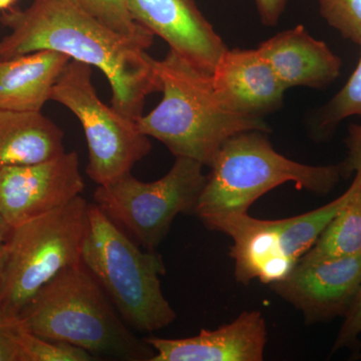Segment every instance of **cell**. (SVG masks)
Wrapping results in <instances>:
<instances>
[{
    "label": "cell",
    "mask_w": 361,
    "mask_h": 361,
    "mask_svg": "<svg viewBox=\"0 0 361 361\" xmlns=\"http://www.w3.org/2000/svg\"><path fill=\"white\" fill-rule=\"evenodd\" d=\"M9 33L0 39V59L39 51L65 54L96 66L111 90V106L137 122L145 102L161 92L152 56L94 18L78 0H32L25 9L4 11Z\"/></svg>",
    "instance_id": "6da1fadb"
},
{
    "label": "cell",
    "mask_w": 361,
    "mask_h": 361,
    "mask_svg": "<svg viewBox=\"0 0 361 361\" xmlns=\"http://www.w3.org/2000/svg\"><path fill=\"white\" fill-rule=\"evenodd\" d=\"M163 99L137 125L142 134L167 147L175 157H184L212 165L226 141L242 133H269L261 116L231 110L218 97L212 73L192 65L170 49L163 59H152Z\"/></svg>",
    "instance_id": "7a4b0ae2"
},
{
    "label": "cell",
    "mask_w": 361,
    "mask_h": 361,
    "mask_svg": "<svg viewBox=\"0 0 361 361\" xmlns=\"http://www.w3.org/2000/svg\"><path fill=\"white\" fill-rule=\"evenodd\" d=\"M18 316L37 336L73 344L94 357L152 361L156 355L118 315L82 262L59 273Z\"/></svg>",
    "instance_id": "3957f363"
},
{
    "label": "cell",
    "mask_w": 361,
    "mask_h": 361,
    "mask_svg": "<svg viewBox=\"0 0 361 361\" xmlns=\"http://www.w3.org/2000/svg\"><path fill=\"white\" fill-rule=\"evenodd\" d=\"M264 134L242 133L221 147L195 212L201 222L216 216L247 214L254 202L285 183L326 195L346 177L342 164L310 166L286 158L275 151Z\"/></svg>",
    "instance_id": "277c9868"
},
{
    "label": "cell",
    "mask_w": 361,
    "mask_h": 361,
    "mask_svg": "<svg viewBox=\"0 0 361 361\" xmlns=\"http://www.w3.org/2000/svg\"><path fill=\"white\" fill-rule=\"evenodd\" d=\"M89 218L82 262L123 322L144 334L172 324L177 313L161 290L160 254L142 251L96 204H90Z\"/></svg>",
    "instance_id": "5b68a950"
},
{
    "label": "cell",
    "mask_w": 361,
    "mask_h": 361,
    "mask_svg": "<svg viewBox=\"0 0 361 361\" xmlns=\"http://www.w3.org/2000/svg\"><path fill=\"white\" fill-rule=\"evenodd\" d=\"M90 204L78 196L70 203L11 228L0 310L18 315L40 289L82 262L89 229Z\"/></svg>",
    "instance_id": "8992f818"
},
{
    "label": "cell",
    "mask_w": 361,
    "mask_h": 361,
    "mask_svg": "<svg viewBox=\"0 0 361 361\" xmlns=\"http://www.w3.org/2000/svg\"><path fill=\"white\" fill-rule=\"evenodd\" d=\"M199 161L176 157L161 179L142 182L132 174L97 186L94 204L137 245L155 251L179 214H195L207 175Z\"/></svg>",
    "instance_id": "52a82bcc"
},
{
    "label": "cell",
    "mask_w": 361,
    "mask_h": 361,
    "mask_svg": "<svg viewBox=\"0 0 361 361\" xmlns=\"http://www.w3.org/2000/svg\"><path fill=\"white\" fill-rule=\"evenodd\" d=\"M92 75V66L71 61L52 90L51 101L80 121L89 149L87 174L97 186H104L130 174L149 155L152 144L135 121L99 99Z\"/></svg>",
    "instance_id": "ba28073f"
},
{
    "label": "cell",
    "mask_w": 361,
    "mask_h": 361,
    "mask_svg": "<svg viewBox=\"0 0 361 361\" xmlns=\"http://www.w3.org/2000/svg\"><path fill=\"white\" fill-rule=\"evenodd\" d=\"M85 189L75 152L0 169V213L9 227L66 205Z\"/></svg>",
    "instance_id": "9c48e42d"
},
{
    "label": "cell",
    "mask_w": 361,
    "mask_h": 361,
    "mask_svg": "<svg viewBox=\"0 0 361 361\" xmlns=\"http://www.w3.org/2000/svg\"><path fill=\"white\" fill-rule=\"evenodd\" d=\"M271 289L302 314L307 325L344 317L361 288V256L331 260L301 257Z\"/></svg>",
    "instance_id": "30bf717a"
},
{
    "label": "cell",
    "mask_w": 361,
    "mask_h": 361,
    "mask_svg": "<svg viewBox=\"0 0 361 361\" xmlns=\"http://www.w3.org/2000/svg\"><path fill=\"white\" fill-rule=\"evenodd\" d=\"M137 23L161 37L192 65L212 73L228 49L196 0H125Z\"/></svg>",
    "instance_id": "8fae6325"
},
{
    "label": "cell",
    "mask_w": 361,
    "mask_h": 361,
    "mask_svg": "<svg viewBox=\"0 0 361 361\" xmlns=\"http://www.w3.org/2000/svg\"><path fill=\"white\" fill-rule=\"evenodd\" d=\"M155 350L152 361H261L264 360L267 325L258 310L243 311L231 323L215 330L202 329L187 338L149 336Z\"/></svg>",
    "instance_id": "7c38bea8"
},
{
    "label": "cell",
    "mask_w": 361,
    "mask_h": 361,
    "mask_svg": "<svg viewBox=\"0 0 361 361\" xmlns=\"http://www.w3.org/2000/svg\"><path fill=\"white\" fill-rule=\"evenodd\" d=\"M209 230L231 237L230 256L235 278L249 284L254 279L272 284L288 275L295 261L285 253L276 220H261L249 214H228L202 221Z\"/></svg>",
    "instance_id": "4fadbf2b"
},
{
    "label": "cell",
    "mask_w": 361,
    "mask_h": 361,
    "mask_svg": "<svg viewBox=\"0 0 361 361\" xmlns=\"http://www.w3.org/2000/svg\"><path fill=\"white\" fill-rule=\"evenodd\" d=\"M211 75L221 101L237 113L261 116L283 101L286 87L258 47L226 49Z\"/></svg>",
    "instance_id": "5bb4252c"
},
{
    "label": "cell",
    "mask_w": 361,
    "mask_h": 361,
    "mask_svg": "<svg viewBox=\"0 0 361 361\" xmlns=\"http://www.w3.org/2000/svg\"><path fill=\"white\" fill-rule=\"evenodd\" d=\"M287 89H320L341 75L342 63L329 45L311 37L303 25L277 33L258 47Z\"/></svg>",
    "instance_id": "9a60e30c"
},
{
    "label": "cell",
    "mask_w": 361,
    "mask_h": 361,
    "mask_svg": "<svg viewBox=\"0 0 361 361\" xmlns=\"http://www.w3.org/2000/svg\"><path fill=\"white\" fill-rule=\"evenodd\" d=\"M71 61L54 51L0 59V110L42 111Z\"/></svg>",
    "instance_id": "2e32d148"
},
{
    "label": "cell",
    "mask_w": 361,
    "mask_h": 361,
    "mask_svg": "<svg viewBox=\"0 0 361 361\" xmlns=\"http://www.w3.org/2000/svg\"><path fill=\"white\" fill-rule=\"evenodd\" d=\"M65 133L42 111L0 110V169L65 153Z\"/></svg>",
    "instance_id": "e0dca14e"
},
{
    "label": "cell",
    "mask_w": 361,
    "mask_h": 361,
    "mask_svg": "<svg viewBox=\"0 0 361 361\" xmlns=\"http://www.w3.org/2000/svg\"><path fill=\"white\" fill-rule=\"evenodd\" d=\"M353 187V193L345 205L302 257L331 260L361 256V185L356 176Z\"/></svg>",
    "instance_id": "ac0fdd59"
},
{
    "label": "cell",
    "mask_w": 361,
    "mask_h": 361,
    "mask_svg": "<svg viewBox=\"0 0 361 361\" xmlns=\"http://www.w3.org/2000/svg\"><path fill=\"white\" fill-rule=\"evenodd\" d=\"M353 184L345 193L326 205L308 213L276 220L278 232L286 255L295 261L302 257L314 245L327 225L345 205L353 193Z\"/></svg>",
    "instance_id": "d6986e66"
},
{
    "label": "cell",
    "mask_w": 361,
    "mask_h": 361,
    "mask_svg": "<svg viewBox=\"0 0 361 361\" xmlns=\"http://www.w3.org/2000/svg\"><path fill=\"white\" fill-rule=\"evenodd\" d=\"M90 14L122 35L126 39L144 49L154 44L155 35L137 23L130 14L125 0H78Z\"/></svg>",
    "instance_id": "ffe728a7"
},
{
    "label": "cell",
    "mask_w": 361,
    "mask_h": 361,
    "mask_svg": "<svg viewBox=\"0 0 361 361\" xmlns=\"http://www.w3.org/2000/svg\"><path fill=\"white\" fill-rule=\"evenodd\" d=\"M355 116H361V56L348 82L322 109L314 134L318 139L329 137L341 121Z\"/></svg>",
    "instance_id": "44dd1931"
},
{
    "label": "cell",
    "mask_w": 361,
    "mask_h": 361,
    "mask_svg": "<svg viewBox=\"0 0 361 361\" xmlns=\"http://www.w3.org/2000/svg\"><path fill=\"white\" fill-rule=\"evenodd\" d=\"M20 361H90L94 356L66 342L42 338L21 324L18 332Z\"/></svg>",
    "instance_id": "7402d4cb"
},
{
    "label": "cell",
    "mask_w": 361,
    "mask_h": 361,
    "mask_svg": "<svg viewBox=\"0 0 361 361\" xmlns=\"http://www.w3.org/2000/svg\"><path fill=\"white\" fill-rule=\"evenodd\" d=\"M322 18L344 39L361 44V0H317Z\"/></svg>",
    "instance_id": "603a6c76"
},
{
    "label": "cell",
    "mask_w": 361,
    "mask_h": 361,
    "mask_svg": "<svg viewBox=\"0 0 361 361\" xmlns=\"http://www.w3.org/2000/svg\"><path fill=\"white\" fill-rule=\"evenodd\" d=\"M21 324L20 316L0 310V361H20L18 332Z\"/></svg>",
    "instance_id": "cb8c5ba5"
},
{
    "label": "cell",
    "mask_w": 361,
    "mask_h": 361,
    "mask_svg": "<svg viewBox=\"0 0 361 361\" xmlns=\"http://www.w3.org/2000/svg\"><path fill=\"white\" fill-rule=\"evenodd\" d=\"M361 337V288L350 310L344 316L341 330L334 341L332 353L344 348H353Z\"/></svg>",
    "instance_id": "d4e9b609"
},
{
    "label": "cell",
    "mask_w": 361,
    "mask_h": 361,
    "mask_svg": "<svg viewBox=\"0 0 361 361\" xmlns=\"http://www.w3.org/2000/svg\"><path fill=\"white\" fill-rule=\"evenodd\" d=\"M348 154L345 160L342 161L346 177L355 172L361 185V126L351 125L348 129L346 139Z\"/></svg>",
    "instance_id": "484cf974"
},
{
    "label": "cell",
    "mask_w": 361,
    "mask_h": 361,
    "mask_svg": "<svg viewBox=\"0 0 361 361\" xmlns=\"http://www.w3.org/2000/svg\"><path fill=\"white\" fill-rule=\"evenodd\" d=\"M287 0H255L260 20L265 26H275L284 13Z\"/></svg>",
    "instance_id": "4316f807"
},
{
    "label": "cell",
    "mask_w": 361,
    "mask_h": 361,
    "mask_svg": "<svg viewBox=\"0 0 361 361\" xmlns=\"http://www.w3.org/2000/svg\"><path fill=\"white\" fill-rule=\"evenodd\" d=\"M6 243H0V297L4 287V269H6Z\"/></svg>",
    "instance_id": "83f0119b"
},
{
    "label": "cell",
    "mask_w": 361,
    "mask_h": 361,
    "mask_svg": "<svg viewBox=\"0 0 361 361\" xmlns=\"http://www.w3.org/2000/svg\"><path fill=\"white\" fill-rule=\"evenodd\" d=\"M9 232H11V227L6 224L4 217H2L1 213H0V243H4L8 236Z\"/></svg>",
    "instance_id": "f1b7e54d"
},
{
    "label": "cell",
    "mask_w": 361,
    "mask_h": 361,
    "mask_svg": "<svg viewBox=\"0 0 361 361\" xmlns=\"http://www.w3.org/2000/svg\"><path fill=\"white\" fill-rule=\"evenodd\" d=\"M16 1V0H0V11H8Z\"/></svg>",
    "instance_id": "f546056e"
},
{
    "label": "cell",
    "mask_w": 361,
    "mask_h": 361,
    "mask_svg": "<svg viewBox=\"0 0 361 361\" xmlns=\"http://www.w3.org/2000/svg\"><path fill=\"white\" fill-rule=\"evenodd\" d=\"M360 357H361V355H360Z\"/></svg>",
    "instance_id": "4dcf8cb0"
}]
</instances>
